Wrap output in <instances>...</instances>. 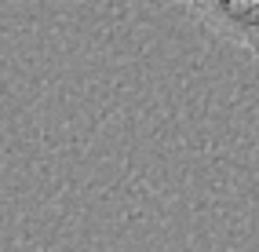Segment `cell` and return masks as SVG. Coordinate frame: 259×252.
I'll return each mask as SVG.
<instances>
[{"label": "cell", "mask_w": 259, "mask_h": 252, "mask_svg": "<svg viewBox=\"0 0 259 252\" xmlns=\"http://www.w3.org/2000/svg\"><path fill=\"white\" fill-rule=\"evenodd\" d=\"M176 4L219 40L245 48L259 62V0H176Z\"/></svg>", "instance_id": "cell-1"}]
</instances>
